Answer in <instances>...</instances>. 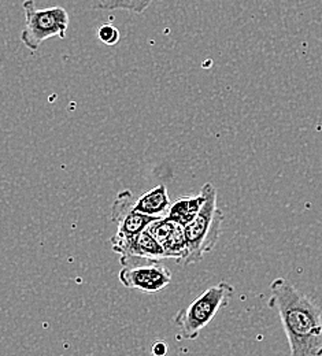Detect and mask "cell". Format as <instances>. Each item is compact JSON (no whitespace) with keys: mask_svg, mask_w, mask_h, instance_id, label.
<instances>
[{"mask_svg":"<svg viewBox=\"0 0 322 356\" xmlns=\"http://www.w3.org/2000/svg\"><path fill=\"white\" fill-rule=\"evenodd\" d=\"M271 291L269 305L278 312L291 355L321 356V309L282 277L272 281Z\"/></svg>","mask_w":322,"mask_h":356,"instance_id":"obj_1","label":"cell"},{"mask_svg":"<svg viewBox=\"0 0 322 356\" xmlns=\"http://www.w3.org/2000/svg\"><path fill=\"white\" fill-rule=\"evenodd\" d=\"M202 192L204 195V202L199 213L184 226L186 251L184 257L177 262L182 266L200 262L204 255L214 250L221 236L224 214L218 209L217 189L211 182H206L202 186Z\"/></svg>","mask_w":322,"mask_h":356,"instance_id":"obj_2","label":"cell"},{"mask_svg":"<svg viewBox=\"0 0 322 356\" xmlns=\"http://www.w3.org/2000/svg\"><path fill=\"white\" fill-rule=\"evenodd\" d=\"M234 295V288L228 281H221L206 289L188 307L177 312L173 318L184 340H196L200 330L204 329L223 307L230 303Z\"/></svg>","mask_w":322,"mask_h":356,"instance_id":"obj_3","label":"cell"},{"mask_svg":"<svg viewBox=\"0 0 322 356\" xmlns=\"http://www.w3.org/2000/svg\"><path fill=\"white\" fill-rule=\"evenodd\" d=\"M25 28L21 32V42L28 49L38 51L51 38L65 39L69 29V14L61 6L36 8L33 0H25Z\"/></svg>","mask_w":322,"mask_h":356,"instance_id":"obj_4","label":"cell"},{"mask_svg":"<svg viewBox=\"0 0 322 356\" xmlns=\"http://www.w3.org/2000/svg\"><path fill=\"white\" fill-rule=\"evenodd\" d=\"M118 278L121 284L143 293H158L172 282V271L162 264L145 262L144 265L124 266Z\"/></svg>","mask_w":322,"mask_h":356,"instance_id":"obj_5","label":"cell"},{"mask_svg":"<svg viewBox=\"0 0 322 356\" xmlns=\"http://www.w3.org/2000/svg\"><path fill=\"white\" fill-rule=\"evenodd\" d=\"M134 196L131 191L121 192L113 204V221L117 223L118 236L134 237L148 227V225L158 220L155 217L145 216L134 209Z\"/></svg>","mask_w":322,"mask_h":356,"instance_id":"obj_6","label":"cell"},{"mask_svg":"<svg viewBox=\"0 0 322 356\" xmlns=\"http://www.w3.org/2000/svg\"><path fill=\"white\" fill-rule=\"evenodd\" d=\"M147 230L155 237L161 244L166 258H173L179 262L185 255L186 240H185L184 226L165 218H158L148 225Z\"/></svg>","mask_w":322,"mask_h":356,"instance_id":"obj_7","label":"cell"},{"mask_svg":"<svg viewBox=\"0 0 322 356\" xmlns=\"http://www.w3.org/2000/svg\"><path fill=\"white\" fill-rule=\"evenodd\" d=\"M170 204L172 202L165 184H159L136 199L134 202V209L150 217L165 218L169 213Z\"/></svg>","mask_w":322,"mask_h":356,"instance_id":"obj_8","label":"cell"},{"mask_svg":"<svg viewBox=\"0 0 322 356\" xmlns=\"http://www.w3.org/2000/svg\"><path fill=\"white\" fill-rule=\"evenodd\" d=\"M203 202H204V195L202 191L196 196L180 197L170 204V209L166 217L175 222L185 226L196 217Z\"/></svg>","mask_w":322,"mask_h":356,"instance_id":"obj_9","label":"cell"},{"mask_svg":"<svg viewBox=\"0 0 322 356\" xmlns=\"http://www.w3.org/2000/svg\"><path fill=\"white\" fill-rule=\"evenodd\" d=\"M154 0H99L97 7L100 10H122L135 14H143Z\"/></svg>","mask_w":322,"mask_h":356,"instance_id":"obj_10","label":"cell"},{"mask_svg":"<svg viewBox=\"0 0 322 356\" xmlns=\"http://www.w3.org/2000/svg\"><path fill=\"white\" fill-rule=\"evenodd\" d=\"M96 36L102 43L106 45H115L121 39L120 31L113 24L100 25L96 31Z\"/></svg>","mask_w":322,"mask_h":356,"instance_id":"obj_11","label":"cell"},{"mask_svg":"<svg viewBox=\"0 0 322 356\" xmlns=\"http://www.w3.org/2000/svg\"><path fill=\"white\" fill-rule=\"evenodd\" d=\"M152 354L156 356H163L168 354V344L163 341H156L152 346Z\"/></svg>","mask_w":322,"mask_h":356,"instance_id":"obj_12","label":"cell"}]
</instances>
